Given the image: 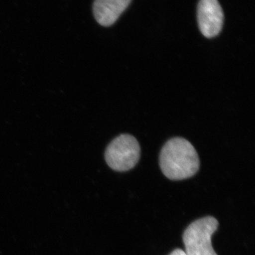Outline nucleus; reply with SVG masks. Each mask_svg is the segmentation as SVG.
I'll use <instances>...</instances> for the list:
<instances>
[{
  "label": "nucleus",
  "instance_id": "nucleus-1",
  "mask_svg": "<svg viewBox=\"0 0 255 255\" xmlns=\"http://www.w3.org/2000/svg\"><path fill=\"white\" fill-rule=\"evenodd\" d=\"M159 165L168 179L182 180L196 174L200 162L197 152L190 142L182 137H174L162 147Z\"/></svg>",
  "mask_w": 255,
  "mask_h": 255
},
{
  "label": "nucleus",
  "instance_id": "nucleus-2",
  "mask_svg": "<svg viewBox=\"0 0 255 255\" xmlns=\"http://www.w3.org/2000/svg\"><path fill=\"white\" fill-rule=\"evenodd\" d=\"M219 227L212 216L202 218L189 225L183 235L187 255H217L211 245V236Z\"/></svg>",
  "mask_w": 255,
  "mask_h": 255
},
{
  "label": "nucleus",
  "instance_id": "nucleus-3",
  "mask_svg": "<svg viewBox=\"0 0 255 255\" xmlns=\"http://www.w3.org/2000/svg\"><path fill=\"white\" fill-rule=\"evenodd\" d=\"M140 157V147L136 139L122 134L111 142L105 152V159L111 168L126 172L133 168Z\"/></svg>",
  "mask_w": 255,
  "mask_h": 255
},
{
  "label": "nucleus",
  "instance_id": "nucleus-4",
  "mask_svg": "<svg viewBox=\"0 0 255 255\" xmlns=\"http://www.w3.org/2000/svg\"><path fill=\"white\" fill-rule=\"evenodd\" d=\"M198 23L206 38L217 36L223 28L224 15L218 0H201L198 5Z\"/></svg>",
  "mask_w": 255,
  "mask_h": 255
},
{
  "label": "nucleus",
  "instance_id": "nucleus-5",
  "mask_svg": "<svg viewBox=\"0 0 255 255\" xmlns=\"http://www.w3.org/2000/svg\"><path fill=\"white\" fill-rule=\"evenodd\" d=\"M131 0H95L94 14L97 22L110 26L117 21Z\"/></svg>",
  "mask_w": 255,
  "mask_h": 255
},
{
  "label": "nucleus",
  "instance_id": "nucleus-6",
  "mask_svg": "<svg viewBox=\"0 0 255 255\" xmlns=\"http://www.w3.org/2000/svg\"><path fill=\"white\" fill-rule=\"evenodd\" d=\"M186 255L185 252L182 251L181 249H177L175 251L172 252L170 255Z\"/></svg>",
  "mask_w": 255,
  "mask_h": 255
}]
</instances>
